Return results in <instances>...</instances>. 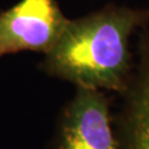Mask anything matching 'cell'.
Returning <instances> with one entry per match:
<instances>
[{
    "label": "cell",
    "mask_w": 149,
    "mask_h": 149,
    "mask_svg": "<svg viewBox=\"0 0 149 149\" xmlns=\"http://www.w3.org/2000/svg\"><path fill=\"white\" fill-rule=\"evenodd\" d=\"M68 22L56 0H20L0 12V59L21 51L47 54Z\"/></svg>",
    "instance_id": "3"
},
{
    "label": "cell",
    "mask_w": 149,
    "mask_h": 149,
    "mask_svg": "<svg viewBox=\"0 0 149 149\" xmlns=\"http://www.w3.org/2000/svg\"><path fill=\"white\" fill-rule=\"evenodd\" d=\"M149 23V8L107 5L69 20L58 42L40 64L43 72L90 87L116 93L126 90L134 69L130 40Z\"/></svg>",
    "instance_id": "1"
},
{
    "label": "cell",
    "mask_w": 149,
    "mask_h": 149,
    "mask_svg": "<svg viewBox=\"0 0 149 149\" xmlns=\"http://www.w3.org/2000/svg\"><path fill=\"white\" fill-rule=\"evenodd\" d=\"M52 149H120L106 92L76 87L61 114Z\"/></svg>",
    "instance_id": "2"
},
{
    "label": "cell",
    "mask_w": 149,
    "mask_h": 149,
    "mask_svg": "<svg viewBox=\"0 0 149 149\" xmlns=\"http://www.w3.org/2000/svg\"><path fill=\"white\" fill-rule=\"evenodd\" d=\"M119 97L113 119L120 149H149V23L137 32L134 69Z\"/></svg>",
    "instance_id": "4"
}]
</instances>
